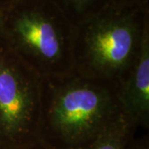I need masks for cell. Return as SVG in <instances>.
Masks as SVG:
<instances>
[{"instance_id": "obj_1", "label": "cell", "mask_w": 149, "mask_h": 149, "mask_svg": "<svg viewBox=\"0 0 149 149\" xmlns=\"http://www.w3.org/2000/svg\"><path fill=\"white\" fill-rule=\"evenodd\" d=\"M122 113L115 82L74 70L42 77L38 140L48 149H85Z\"/></svg>"}, {"instance_id": "obj_2", "label": "cell", "mask_w": 149, "mask_h": 149, "mask_svg": "<svg viewBox=\"0 0 149 149\" xmlns=\"http://www.w3.org/2000/svg\"><path fill=\"white\" fill-rule=\"evenodd\" d=\"M148 26L149 3H109L75 25L74 70L118 84L137 57Z\"/></svg>"}, {"instance_id": "obj_3", "label": "cell", "mask_w": 149, "mask_h": 149, "mask_svg": "<svg viewBox=\"0 0 149 149\" xmlns=\"http://www.w3.org/2000/svg\"><path fill=\"white\" fill-rule=\"evenodd\" d=\"M2 17L6 44L41 77L74 71L75 25L53 0H16Z\"/></svg>"}, {"instance_id": "obj_4", "label": "cell", "mask_w": 149, "mask_h": 149, "mask_svg": "<svg viewBox=\"0 0 149 149\" xmlns=\"http://www.w3.org/2000/svg\"><path fill=\"white\" fill-rule=\"evenodd\" d=\"M42 77L0 41V149L39 143Z\"/></svg>"}, {"instance_id": "obj_5", "label": "cell", "mask_w": 149, "mask_h": 149, "mask_svg": "<svg viewBox=\"0 0 149 149\" xmlns=\"http://www.w3.org/2000/svg\"><path fill=\"white\" fill-rule=\"evenodd\" d=\"M118 99L123 113L138 129H149V26L139 53L118 83Z\"/></svg>"}, {"instance_id": "obj_6", "label": "cell", "mask_w": 149, "mask_h": 149, "mask_svg": "<svg viewBox=\"0 0 149 149\" xmlns=\"http://www.w3.org/2000/svg\"><path fill=\"white\" fill-rule=\"evenodd\" d=\"M139 130L123 112L85 149H126Z\"/></svg>"}, {"instance_id": "obj_7", "label": "cell", "mask_w": 149, "mask_h": 149, "mask_svg": "<svg viewBox=\"0 0 149 149\" xmlns=\"http://www.w3.org/2000/svg\"><path fill=\"white\" fill-rule=\"evenodd\" d=\"M74 25L95 15L111 0H53Z\"/></svg>"}, {"instance_id": "obj_8", "label": "cell", "mask_w": 149, "mask_h": 149, "mask_svg": "<svg viewBox=\"0 0 149 149\" xmlns=\"http://www.w3.org/2000/svg\"><path fill=\"white\" fill-rule=\"evenodd\" d=\"M136 133L128 142L126 149H149L148 131L147 133L144 131L143 134L141 136H137Z\"/></svg>"}, {"instance_id": "obj_9", "label": "cell", "mask_w": 149, "mask_h": 149, "mask_svg": "<svg viewBox=\"0 0 149 149\" xmlns=\"http://www.w3.org/2000/svg\"><path fill=\"white\" fill-rule=\"evenodd\" d=\"M113 3L117 4H140L149 3L148 0H111Z\"/></svg>"}, {"instance_id": "obj_10", "label": "cell", "mask_w": 149, "mask_h": 149, "mask_svg": "<svg viewBox=\"0 0 149 149\" xmlns=\"http://www.w3.org/2000/svg\"><path fill=\"white\" fill-rule=\"evenodd\" d=\"M4 40L3 31V17H2V8H0V41Z\"/></svg>"}, {"instance_id": "obj_11", "label": "cell", "mask_w": 149, "mask_h": 149, "mask_svg": "<svg viewBox=\"0 0 149 149\" xmlns=\"http://www.w3.org/2000/svg\"><path fill=\"white\" fill-rule=\"evenodd\" d=\"M14 1H16V0H0V8H2L5 6L13 3Z\"/></svg>"}, {"instance_id": "obj_12", "label": "cell", "mask_w": 149, "mask_h": 149, "mask_svg": "<svg viewBox=\"0 0 149 149\" xmlns=\"http://www.w3.org/2000/svg\"><path fill=\"white\" fill-rule=\"evenodd\" d=\"M29 149H48L45 146H43L42 144L40 142L38 143H37L36 145H34L33 147H32V148H30Z\"/></svg>"}]
</instances>
